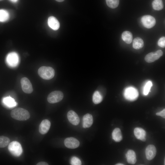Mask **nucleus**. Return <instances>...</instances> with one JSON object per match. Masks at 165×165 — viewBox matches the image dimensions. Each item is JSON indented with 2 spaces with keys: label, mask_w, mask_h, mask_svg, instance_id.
<instances>
[{
  "label": "nucleus",
  "mask_w": 165,
  "mask_h": 165,
  "mask_svg": "<svg viewBox=\"0 0 165 165\" xmlns=\"http://www.w3.org/2000/svg\"><path fill=\"white\" fill-rule=\"evenodd\" d=\"M11 116L13 119L20 121H25L30 116L29 112L26 110L20 108H16L13 110Z\"/></svg>",
  "instance_id": "1"
},
{
  "label": "nucleus",
  "mask_w": 165,
  "mask_h": 165,
  "mask_svg": "<svg viewBox=\"0 0 165 165\" xmlns=\"http://www.w3.org/2000/svg\"><path fill=\"white\" fill-rule=\"evenodd\" d=\"M55 73L54 69L50 67L42 66L38 70L39 76L45 80H49L53 78L55 75Z\"/></svg>",
  "instance_id": "2"
},
{
  "label": "nucleus",
  "mask_w": 165,
  "mask_h": 165,
  "mask_svg": "<svg viewBox=\"0 0 165 165\" xmlns=\"http://www.w3.org/2000/svg\"><path fill=\"white\" fill-rule=\"evenodd\" d=\"M10 152L13 156L19 157L22 154L23 150L21 144L18 141H13L10 143L8 147Z\"/></svg>",
  "instance_id": "3"
},
{
  "label": "nucleus",
  "mask_w": 165,
  "mask_h": 165,
  "mask_svg": "<svg viewBox=\"0 0 165 165\" xmlns=\"http://www.w3.org/2000/svg\"><path fill=\"white\" fill-rule=\"evenodd\" d=\"M138 95L137 90L132 87L127 88L124 93L125 98L127 100L131 101L136 100L138 96Z\"/></svg>",
  "instance_id": "4"
},
{
  "label": "nucleus",
  "mask_w": 165,
  "mask_h": 165,
  "mask_svg": "<svg viewBox=\"0 0 165 165\" xmlns=\"http://www.w3.org/2000/svg\"><path fill=\"white\" fill-rule=\"evenodd\" d=\"M63 97V94L61 91H54L49 94L47 97V101L50 103H55L61 101Z\"/></svg>",
  "instance_id": "5"
},
{
  "label": "nucleus",
  "mask_w": 165,
  "mask_h": 165,
  "mask_svg": "<svg viewBox=\"0 0 165 165\" xmlns=\"http://www.w3.org/2000/svg\"><path fill=\"white\" fill-rule=\"evenodd\" d=\"M19 61V56L17 53L14 52L9 53L6 56V62L9 66L14 67L18 64Z\"/></svg>",
  "instance_id": "6"
},
{
  "label": "nucleus",
  "mask_w": 165,
  "mask_h": 165,
  "mask_svg": "<svg viewBox=\"0 0 165 165\" xmlns=\"http://www.w3.org/2000/svg\"><path fill=\"white\" fill-rule=\"evenodd\" d=\"M141 22L144 27L147 28H152L156 24V20L154 17L149 15L143 16L141 18Z\"/></svg>",
  "instance_id": "7"
},
{
  "label": "nucleus",
  "mask_w": 165,
  "mask_h": 165,
  "mask_svg": "<svg viewBox=\"0 0 165 165\" xmlns=\"http://www.w3.org/2000/svg\"><path fill=\"white\" fill-rule=\"evenodd\" d=\"M163 51L158 50L155 52L150 53L147 54L145 58V60L148 63H151L159 59L163 55Z\"/></svg>",
  "instance_id": "8"
},
{
  "label": "nucleus",
  "mask_w": 165,
  "mask_h": 165,
  "mask_svg": "<svg viewBox=\"0 0 165 165\" xmlns=\"http://www.w3.org/2000/svg\"><path fill=\"white\" fill-rule=\"evenodd\" d=\"M21 86L23 91L27 94H31L33 91V89L30 80L26 77L22 78L20 80Z\"/></svg>",
  "instance_id": "9"
},
{
  "label": "nucleus",
  "mask_w": 165,
  "mask_h": 165,
  "mask_svg": "<svg viewBox=\"0 0 165 165\" xmlns=\"http://www.w3.org/2000/svg\"><path fill=\"white\" fill-rule=\"evenodd\" d=\"M65 146L68 148L74 149L79 147L80 143L76 139L73 137H69L66 138L64 141Z\"/></svg>",
  "instance_id": "10"
},
{
  "label": "nucleus",
  "mask_w": 165,
  "mask_h": 165,
  "mask_svg": "<svg viewBox=\"0 0 165 165\" xmlns=\"http://www.w3.org/2000/svg\"><path fill=\"white\" fill-rule=\"evenodd\" d=\"M156 153V150L155 146L150 145L146 147L145 153L147 159L150 160L155 157Z\"/></svg>",
  "instance_id": "11"
},
{
  "label": "nucleus",
  "mask_w": 165,
  "mask_h": 165,
  "mask_svg": "<svg viewBox=\"0 0 165 165\" xmlns=\"http://www.w3.org/2000/svg\"><path fill=\"white\" fill-rule=\"evenodd\" d=\"M68 119L70 123L74 125H78L79 122V118L77 114L72 110L69 111L67 113Z\"/></svg>",
  "instance_id": "12"
},
{
  "label": "nucleus",
  "mask_w": 165,
  "mask_h": 165,
  "mask_svg": "<svg viewBox=\"0 0 165 165\" xmlns=\"http://www.w3.org/2000/svg\"><path fill=\"white\" fill-rule=\"evenodd\" d=\"M50 125V122L48 120H43L39 126V130L40 133L42 134H46L49 131Z\"/></svg>",
  "instance_id": "13"
},
{
  "label": "nucleus",
  "mask_w": 165,
  "mask_h": 165,
  "mask_svg": "<svg viewBox=\"0 0 165 165\" xmlns=\"http://www.w3.org/2000/svg\"><path fill=\"white\" fill-rule=\"evenodd\" d=\"M134 133L136 138L142 141L146 140V133L142 128L140 127H136L134 130Z\"/></svg>",
  "instance_id": "14"
},
{
  "label": "nucleus",
  "mask_w": 165,
  "mask_h": 165,
  "mask_svg": "<svg viewBox=\"0 0 165 165\" xmlns=\"http://www.w3.org/2000/svg\"><path fill=\"white\" fill-rule=\"evenodd\" d=\"M2 102L4 106L9 108H13L17 105V103L15 100L10 96L3 97L2 99Z\"/></svg>",
  "instance_id": "15"
},
{
  "label": "nucleus",
  "mask_w": 165,
  "mask_h": 165,
  "mask_svg": "<svg viewBox=\"0 0 165 165\" xmlns=\"http://www.w3.org/2000/svg\"><path fill=\"white\" fill-rule=\"evenodd\" d=\"M93 116L91 114L87 113L84 115L82 118V126L84 128L90 127L93 123Z\"/></svg>",
  "instance_id": "16"
},
{
  "label": "nucleus",
  "mask_w": 165,
  "mask_h": 165,
  "mask_svg": "<svg viewBox=\"0 0 165 165\" xmlns=\"http://www.w3.org/2000/svg\"><path fill=\"white\" fill-rule=\"evenodd\" d=\"M49 26L54 30H57L60 27V23L57 18L54 16H50L48 20Z\"/></svg>",
  "instance_id": "17"
},
{
  "label": "nucleus",
  "mask_w": 165,
  "mask_h": 165,
  "mask_svg": "<svg viewBox=\"0 0 165 165\" xmlns=\"http://www.w3.org/2000/svg\"><path fill=\"white\" fill-rule=\"evenodd\" d=\"M127 161L129 163L135 164L137 161L135 152L133 150H129L126 155Z\"/></svg>",
  "instance_id": "18"
},
{
  "label": "nucleus",
  "mask_w": 165,
  "mask_h": 165,
  "mask_svg": "<svg viewBox=\"0 0 165 165\" xmlns=\"http://www.w3.org/2000/svg\"><path fill=\"white\" fill-rule=\"evenodd\" d=\"M112 139L116 142L120 141L122 139V136L120 129L116 128L113 130L112 134Z\"/></svg>",
  "instance_id": "19"
},
{
  "label": "nucleus",
  "mask_w": 165,
  "mask_h": 165,
  "mask_svg": "<svg viewBox=\"0 0 165 165\" xmlns=\"http://www.w3.org/2000/svg\"><path fill=\"white\" fill-rule=\"evenodd\" d=\"M122 37L123 41L127 44H130L132 41V34L129 31H124L122 34Z\"/></svg>",
  "instance_id": "20"
},
{
  "label": "nucleus",
  "mask_w": 165,
  "mask_h": 165,
  "mask_svg": "<svg viewBox=\"0 0 165 165\" xmlns=\"http://www.w3.org/2000/svg\"><path fill=\"white\" fill-rule=\"evenodd\" d=\"M144 43L143 40L140 37H137L133 41V47L135 49L141 48L144 46Z\"/></svg>",
  "instance_id": "21"
},
{
  "label": "nucleus",
  "mask_w": 165,
  "mask_h": 165,
  "mask_svg": "<svg viewBox=\"0 0 165 165\" xmlns=\"http://www.w3.org/2000/svg\"><path fill=\"white\" fill-rule=\"evenodd\" d=\"M153 9L156 10H160L163 8L162 0H154L152 2Z\"/></svg>",
  "instance_id": "22"
},
{
  "label": "nucleus",
  "mask_w": 165,
  "mask_h": 165,
  "mask_svg": "<svg viewBox=\"0 0 165 165\" xmlns=\"http://www.w3.org/2000/svg\"><path fill=\"white\" fill-rule=\"evenodd\" d=\"M103 97L100 93L98 91H95L93 96V101L95 104L101 103L102 101Z\"/></svg>",
  "instance_id": "23"
},
{
  "label": "nucleus",
  "mask_w": 165,
  "mask_h": 165,
  "mask_svg": "<svg viewBox=\"0 0 165 165\" xmlns=\"http://www.w3.org/2000/svg\"><path fill=\"white\" fill-rule=\"evenodd\" d=\"M9 14L6 10L0 9V22H4L9 18Z\"/></svg>",
  "instance_id": "24"
},
{
  "label": "nucleus",
  "mask_w": 165,
  "mask_h": 165,
  "mask_svg": "<svg viewBox=\"0 0 165 165\" xmlns=\"http://www.w3.org/2000/svg\"><path fill=\"white\" fill-rule=\"evenodd\" d=\"M10 141L9 139L4 136H0V148H4L8 145Z\"/></svg>",
  "instance_id": "25"
},
{
  "label": "nucleus",
  "mask_w": 165,
  "mask_h": 165,
  "mask_svg": "<svg viewBox=\"0 0 165 165\" xmlns=\"http://www.w3.org/2000/svg\"><path fill=\"white\" fill-rule=\"evenodd\" d=\"M107 5L110 8L114 9L118 7L119 0H106Z\"/></svg>",
  "instance_id": "26"
},
{
  "label": "nucleus",
  "mask_w": 165,
  "mask_h": 165,
  "mask_svg": "<svg viewBox=\"0 0 165 165\" xmlns=\"http://www.w3.org/2000/svg\"><path fill=\"white\" fill-rule=\"evenodd\" d=\"M152 84L151 81H148L145 85L143 90V94L145 95L148 94Z\"/></svg>",
  "instance_id": "27"
},
{
  "label": "nucleus",
  "mask_w": 165,
  "mask_h": 165,
  "mask_svg": "<svg viewBox=\"0 0 165 165\" xmlns=\"http://www.w3.org/2000/svg\"><path fill=\"white\" fill-rule=\"evenodd\" d=\"M70 163L72 165H80L82 164L80 160L76 156H73L71 158Z\"/></svg>",
  "instance_id": "28"
},
{
  "label": "nucleus",
  "mask_w": 165,
  "mask_h": 165,
  "mask_svg": "<svg viewBox=\"0 0 165 165\" xmlns=\"http://www.w3.org/2000/svg\"><path fill=\"white\" fill-rule=\"evenodd\" d=\"M158 44L162 48H164L165 47V37L163 36L161 37L158 41Z\"/></svg>",
  "instance_id": "29"
},
{
  "label": "nucleus",
  "mask_w": 165,
  "mask_h": 165,
  "mask_svg": "<svg viewBox=\"0 0 165 165\" xmlns=\"http://www.w3.org/2000/svg\"><path fill=\"white\" fill-rule=\"evenodd\" d=\"M158 116H160L163 118H165V109L164 108L162 111L158 112L156 113Z\"/></svg>",
  "instance_id": "30"
},
{
  "label": "nucleus",
  "mask_w": 165,
  "mask_h": 165,
  "mask_svg": "<svg viewBox=\"0 0 165 165\" xmlns=\"http://www.w3.org/2000/svg\"><path fill=\"white\" fill-rule=\"evenodd\" d=\"M37 165H48L47 163L45 162H40L36 164Z\"/></svg>",
  "instance_id": "31"
},
{
  "label": "nucleus",
  "mask_w": 165,
  "mask_h": 165,
  "mask_svg": "<svg viewBox=\"0 0 165 165\" xmlns=\"http://www.w3.org/2000/svg\"><path fill=\"white\" fill-rule=\"evenodd\" d=\"M10 0L13 2H16L18 1V0Z\"/></svg>",
  "instance_id": "32"
},
{
  "label": "nucleus",
  "mask_w": 165,
  "mask_h": 165,
  "mask_svg": "<svg viewBox=\"0 0 165 165\" xmlns=\"http://www.w3.org/2000/svg\"><path fill=\"white\" fill-rule=\"evenodd\" d=\"M57 2H61L64 1V0H55Z\"/></svg>",
  "instance_id": "33"
},
{
  "label": "nucleus",
  "mask_w": 165,
  "mask_h": 165,
  "mask_svg": "<svg viewBox=\"0 0 165 165\" xmlns=\"http://www.w3.org/2000/svg\"><path fill=\"white\" fill-rule=\"evenodd\" d=\"M116 165H124V164L122 163H118L116 164Z\"/></svg>",
  "instance_id": "34"
}]
</instances>
